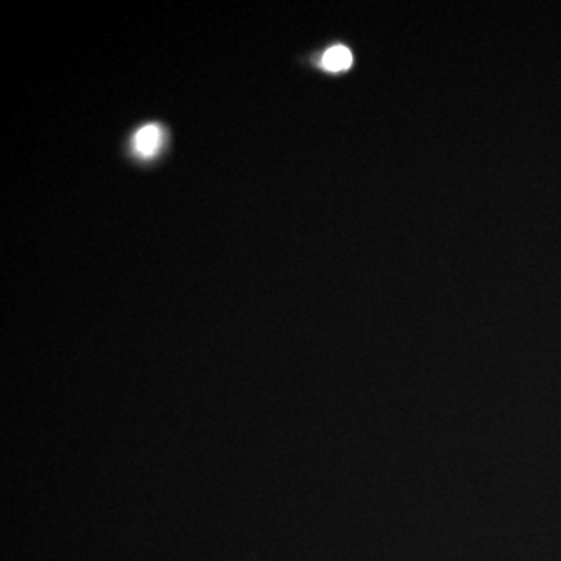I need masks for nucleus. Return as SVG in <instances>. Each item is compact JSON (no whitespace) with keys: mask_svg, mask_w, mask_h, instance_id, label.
Listing matches in <instances>:
<instances>
[{"mask_svg":"<svg viewBox=\"0 0 561 561\" xmlns=\"http://www.w3.org/2000/svg\"><path fill=\"white\" fill-rule=\"evenodd\" d=\"M163 145V130L160 125L149 124L142 127L133 138L136 153L142 157H152Z\"/></svg>","mask_w":561,"mask_h":561,"instance_id":"obj_1","label":"nucleus"},{"mask_svg":"<svg viewBox=\"0 0 561 561\" xmlns=\"http://www.w3.org/2000/svg\"><path fill=\"white\" fill-rule=\"evenodd\" d=\"M323 68L326 71L340 72L347 71L353 65V54L344 46H334L325 55L322 60Z\"/></svg>","mask_w":561,"mask_h":561,"instance_id":"obj_2","label":"nucleus"}]
</instances>
